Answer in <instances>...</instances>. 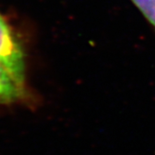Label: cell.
I'll return each mask as SVG.
<instances>
[{
    "label": "cell",
    "instance_id": "1",
    "mask_svg": "<svg viewBox=\"0 0 155 155\" xmlns=\"http://www.w3.org/2000/svg\"><path fill=\"white\" fill-rule=\"evenodd\" d=\"M0 65L26 81L25 56L22 46L0 15Z\"/></svg>",
    "mask_w": 155,
    "mask_h": 155
},
{
    "label": "cell",
    "instance_id": "2",
    "mask_svg": "<svg viewBox=\"0 0 155 155\" xmlns=\"http://www.w3.org/2000/svg\"><path fill=\"white\" fill-rule=\"evenodd\" d=\"M33 101L26 81L0 65V104H29Z\"/></svg>",
    "mask_w": 155,
    "mask_h": 155
},
{
    "label": "cell",
    "instance_id": "3",
    "mask_svg": "<svg viewBox=\"0 0 155 155\" xmlns=\"http://www.w3.org/2000/svg\"><path fill=\"white\" fill-rule=\"evenodd\" d=\"M132 2L155 28V0H132Z\"/></svg>",
    "mask_w": 155,
    "mask_h": 155
}]
</instances>
